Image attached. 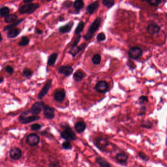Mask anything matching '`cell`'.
<instances>
[{
  "mask_svg": "<svg viewBox=\"0 0 167 167\" xmlns=\"http://www.w3.org/2000/svg\"><path fill=\"white\" fill-rule=\"evenodd\" d=\"M41 128H42V125L39 124H38V123L32 124L31 126V129L32 131H39Z\"/></svg>",
  "mask_w": 167,
  "mask_h": 167,
  "instance_id": "obj_37",
  "label": "cell"
},
{
  "mask_svg": "<svg viewBox=\"0 0 167 167\" xmlns=\"http://www.w3.org/2000/svg\"><path fill=\"white\" fill-rule=\"evenodd\" d=\"M62 147H63V148L64 149H66V150H69V149H72V148L71 143H70L69 141H66L63 143Z\"/></svg>",
  "mask_w": 167,
  "mask_h": 167,
  "instance_id": "obj_35",
  "label": "cell"
},
{
  "mask_svg": "<svg viewBox=\"0 0 167 167\" xmlns=\"http://www.w3.org/2000/svg\"><path fill=\"white\" fill-rule=\"evenodd\" d=\"M95 163L100 167H113L108 161L102 157H96Z\"/></svg>",
  "mask_w": 167,
  "mask_h": 167,
  "instance_id": "obj_24",
  "label": "cell"
},
{
  "mask_svg": "<svg viewBox=\"0 0 167 167\" xmlns=\"http://www.w3.org/2000/svg\"><path fill=\"white\" fill-rule=\"evenodd\" d=\"M81 34H80V35L78 36L75 39L74 42L72 43L71 48H74V47H77L78 44L79 42V41H80V39H81Z\"/></svg>",
  "mask_w": 167,
  "mask_h": 167,
  "instance_id": "obj_40",
  "label": "cell"
},
{
  "mask_svg": "<svg viewBox=\"0 0 167 167\" xmlns=\"http://www.w3.org/2000/svg\"><path fill=\"white\" fill-rule=\"evenodd\" d=\"M138 101L140 104H145L148 102V97L146 96H141L139 97Z\"/></svg>",
  "mask_w": 167,
  "mask_h": 167,
  "instance_id": "obj_34",
  "label": "cell"
},
{
  "mask_svg": "<svg viewBox=\"0 0 167 167\" xmlns=\"http://www.w3.org/2000/svg\"><path fill=\"white\" fill-rule=\"evenodd\" d=\"M30 43V40L26 36H23L21 37V40L18 42V45L20 47H25Z\"/></svg>",
  "mask_w": 167,
  "mask_h": 167,
  "instance_id": "obj_31",
  "label": "cell"
},
{
  "mask_svg": "<svg viewBox=\"0 0 167 167\" xmlns=\"http://www.w3.org/2000/svg\"><path fill=\"white\" fill-rule=\"evenodd\" d=\"M129 56L133 60H137L142 55V49L139 47H132L129 51Z\"/></svg>",
  "mask_w": 167,
  "mask_h": 167,
  "instance_id": "obj_10",
  "label": "cell"
},
{
  "mask_svg": "<svg viewBox=\"0 0 167 167\" xmlns=\"http://www.w3.org/2000/svg\"><path fill=\"white\" fill-rule=\"evenodd\" d=\"M2 40H3V37L2 36L1 32H0V42H1Z\"/></svg>",
  "mask_w": 167,
  "mask_h": 167,
  "instance_id": "obj_48",
  "label": "cell"
},
{
  "mask_svg": "<svg viewBox=\"0 0 167 167\" xmlns=\"http://www.w3.org/2000/svg\"><path fill=\"white\" fill-rule=\"evenodd\" d=\"M139 157H140L142 159L144 160L147 161V160H148V158L147 157V155L144 153H143L142 152H139Z\"/></svg>",
  "mask_w": 167,
  "mask_h": 167,
  "instance_id": "obj_42",
  "label": "cell"
},
{
  "mask_svg": "<svg viewBox=\"0 0 167 167\" xmlns=\"http://www.w3.org/2000/svg\"><path fill=\"white\" fill-rule=\"evenodd\" d=\"M25 20V18H20V19H18L14 23L10 24L4 27L3 29V31L6 32V31H8L9 29H13V28H16L17 26H18L21 23L23 22Z\"/></svg>",
  "mask_w": 167,
  "mask_h": 167,
  "instance_id": "obj_23",
  "label": "cell"
},
{
  "mask_svg": "<svg viewBox=\"0 0 167 167\" xmlns=\"http://www.w3.org/2000/svg\"><path fill=\"white\" fill-rule=\"evenodd\" d=\"M66 96V92L64 89H61L57 90L54 94V99L58 103H61L65 100Z\"/></svg>",
  "mask_w": 167,
  "mask_h": 167,
  "instance_id": "obj_15",
  "label": "cell"
},
{
  "mask_svg": "<svg viewBox=\"0 0 167 167\" xmlns=\"http://www.w3.org/2000/svg\"><path fill=\"white\" fill-rule=\"evenodd\" d=\"M58 72L60 74H63L66 77H69L72 75L74 72V69L69 66H61L57 69Z\"/></svg>",
  "mask_w": 167,
  "mask_h": 167,
  "instance_id": "obj_14",
  "label": "cell"
},
{
  "mask_svg": "<svg viewBox=\"0 0 167 167\" xmlns=\"http://www.w3.org/2000/svg\"><path fill=\"white\" fill-rule=\"evenodd\" d=\"M109 144L108 141L104 138H99L95 142V146L101 152H105Z\"/></svg>",
  "mask_w": 167,
  "mask_h": 167,
  "instance_id": "obj_13",
  "label": "cell"
},
{
  "mask_svg": "<svg viewBox=\"0 0 167 167\" xmlns=\"http://www.w3.org/2000/svg\"><path fill=\"white\" fill-rule=\"evenodd\" d=\"M99 6V4L98 1L94 2L93 3L90 4L87 7L86 13L90 15L93 14L98 9Z\"/></svg>",
  "mask_w": 167,
  "mask_h": 167,
  "instance_id": "obj_19",
  "label": "cell"
},
{
  "mask_svg": "<svg viewBox=\"0 0 167 167\" xmlns=\"http://www.w3.org/2000/svg\"><path fill=\"white\" fill-rule=\"evenodd\" d=\"M97 40L99 42H102V41H104L106 40V36L104 32H101L99 33V34H98L97 37Z\"/></svg>",
  "mask_w": 167,
  "mask_h": 167,
  "instance_id": "obj_36",
  "label": "cell"
},
{
  "mask_svg": "<svg viewBox=\"0 0 167 167\" xmlns=\"http://www.w3.org/2000/svg\"><path fill=\"white\" fill-rule=\"evenodd\" d=\"M5 71L7 73H9L10 76H12L14 72V68L10 65H8L5 67Z\"/></svg>",
  "mask_w": 167,
  "mask_h": 167,
  "instance_id": "obj_39",
  "label": "cell"
},
{
  "mask_svg": "<svg viewBox=\"0 0 167 167\" xmlns=\"http://www.w3.org/2000/svg\"><path fill=\"white\" fill-rule=\"evenodd\" d=\"M115 159L119 164L126 166L128 162V155L124 152H120L115 156Z\"/></svg>",
  "mask_w": 167,
  "mask_h": 167,
  "instance_id": "obj_12",
  "label": "cell"
},
{
  "mask_svg": "<svg viewBox=\"0 0 167 167\" xmlns=\"http://www.w3.org/2000/svg\"><path fill=\"white\" fill-rule=\"evenodd\" d=\"M73 6L74 9L77 12H79L84 7L85 3L82 0H77L74 2Z\"/></svg>",
  "mask_w": 167,
  "mask_h": 167,
  "instance_id": "obj_27",
  "label": "cell"
},
{
  "mask_svg": "<svg viewBox=\"0 0 167 167\" xmlns=\"http://www.w3.org/2000/svg\"><path fill=\"white\" fill-rule=\"evenodd\" d=\"M58 56V55L57 53H52L48 56V60L47 61V72H48V67L49 66H53L54 65Z\"/></svg>",
  "mask_w": 167,
  "mask_h": 167,
  "instance_id": "obj_20",
  "label": "cell"
},
{
  "mask_svg": "<svg viewBox=\"0 0 167 167\" xmlns=\"http://www.w3.org/2000/svg\"><path fill=\"white\" fill-rule=\"evenodd\" d=\"M18 20L17 15L14 14H9L4 19V21L7 24H12Z\"/></svg>",
  "mask_w": 167,
  "mask_h": 167,
  "instance_id": "obj_26",
  "label": "cell"
},
{
  "mask_svg": "<svg viewBox=\"0 0 167 167\" xmlns=\"http://www.w3.org/2000/svg\"><path fill=\"white\" fill-rule=\"evenodd\" d=\"M40 119V117L39 116H27L23 114H21L19 116V121L21 124H28L29 123H33L34 121H37Z\"/></svg>",
  "mask_w": 167,
  "mask_h": 167,
  "instance_id": "obj_7",
  "label": "cell"
},
{
  "mask_svg": "<svg viewBox=\"0 0 167 167\" xmlns=\"http://www.w3.org/2000/svg\"><path fill=\"white\" fill-rule=\"evenodd\" d=\"M33 2V0H24L23 3L25 4H29L32 3Z\"/></svg>",
  "mask_w": 167,
  "mask_h": 167,
  "instance_id": "obj_46",
  "label": "cell"
},
{
  "mask_svg": "<svg viewBox=\"0 0 167 167\" xmlns=\"http://www.w3.org/2000/svg\"><path fill=\"white\" fill-rule=\"evenodd\" d=\"M146 2L152 6H158L162 2V1H159V0H152V1Z\"/></svg>",
  "mask_w": 167,
  "mask_h": 167,
  "instance_id": "obj_38",
  "label": "cell"
},
{
  "mask_svg": "<svg viewBox=\"0 0 167 167\" xmlns=\"http://www.w3.org/2000/svg\"><path fill=\"white\" fill-rule=\"evenodd\" d=\"M74 23H67L65 25L59 28V32L60 33H66L70 32L72 29V27L74 26Z\"/></svg>",
  "mask_w": 167,
  "mask_h": 167,
  "instance_id": "obj_22",
  "label": "cell"
},
{
  "mask_svg": "<svg viewBox=\"0 0 167 167\" xmlns=\"http://www.w3.org/2000/svg\"><path fill=\"white\" fill-rule=\"evenodd\" d=\"M91 60L94 64L96 65H99L101 61V56L99 54L94 55L93 58L91 59Z\"/></svg>",
  "mask_w": 167,
  "mask_h": 167,
  "instance_id": "obj_33",
  "label": "cell"
},
{
  "mask_svg": "<svg viewBox=\"0 0 167 167\" xmlns=\"http://www.w3.org/2000/svg\"><path fill=\"white\" fill-rule=\"evenodd\" d=\"M21 32V29L18 28H13L8 30L6 36L8 38L10 39L16 38L19 36Z\"/></svg>",
  "mask_w": 167,
  "mask_h": 167,
  "instance_id": "obj_18",
  "label": "cell"
},
{
  "mask_svg": "<svg viewBox=\"0 0 167 167\" xmlns=\"http://www.w3.org/2000/svg\"><path fill=\"white\" fill-rule=\"evenodd\" d=\"M43 114L46 119L52 120L55 115L54 108L45 104L43 108Z\"/></svg>",
  "mask_w": 167,
  "mask_h": 167,
  "instance_id": "obj_9",
  "label": "cell"
},
{
  "mask_svg": "<svg viewBox=\"0 0 167 167\" xmlns=\"http://www.w3.org/2000/svg\"><path fill=\"white\" fill-rule=\"evenodd\" d=\"M87 125L85 121H78L74 125V128L76 131L79 133H83L86 129Z\"/></svg>",
  "mask_w": 167,
  "mask_h": 167,
  "instance_id": "obj_21",
  "label": "cell"
},
{
  "mask_svg": "<svg viewBox=\"0 0 167 167\" xmlns=\"http://www.w3.org/2000/svg\"><path fill=\"white\" fill-rule=\"evenodd\" d=\"M63 128L64 131L60 133L61 138L69 142L76 140L77 139L76 134L70 126L68 124H64Z\"/></svg>",
  "mask_w": 167,
  "mask_h": 167,
  "instance_id": "obj_2",
  "label": "cell"
},
{
  "mask_svg": "<svg viewBox=\"0 0 167 167\" xmlns=\"http://www.w3.org/2000/svg\"><path fill=\"white\" fill-rule=\"evenodd\" d=\"M146 30L149 34L153 35L158 33L160 32V27L156 23H150L147 26Z\"/></svg>",
  "mask_w": 167,
  "mask_h": 167,
  "instance_id": "obj_16",
  "label": "cell"
},
{
  "mask_svg": "<svg viewBox=\"0 0 167 167\" xmlns=\"http://www.w3.org/2000/svg\"><path fill=\"white\" fill-rule=\"evenodd\" d=\"M102 3L108 9H110V8L115 5V1L114 0H103Z\"/></svg>",
  "mask_w": 167,
  "mask_h": 167,
  "instance_id": "obj_32",
  "label": "cell"
},
{
  "mask_svg": "<svg viewBox=\"0 0 167 167\" xmlns=\"http://www.w3.org/2000/svg\"><path fill=\"white\" fill-rule=\"evenodd\" d=\"M109 88V84L105 80L99 81L97 83L95 86V90L97 92L101 94L107 92Z\"/></svg>",
  "mask_w": 167,
  "mask_h": 167,
  "instance_id": "obj_8",
  "label": "cell"
},
{
  "mask_svg": "<svg viewBox=\"0 0 167 167\" xmlns=\"http://www.w3.org/2000/svg\"><path fill=\"white\" fill-rule=\"evenodd\" d=\"M9 156L12 159L18 160L22 157V150L17 147H13L9 151Z\"/></svg>",
  "mask_w": 167,
  "mask_h": 167,
  "instance_id": "obj_11",
  "label": "cell"
},
{
  "mask_svg": "<svg viewBox=\"0 0 167 167\" xmlns=\"http://www.w3.org/2000/svg\"><path fill=\"white\" fill-rule=\"evenodd\" d=\"M10 10L8 6H4L0 8V17L5 18L9 15Z\"/></svg>",
  "mask_w": 167,
  "mask_h": 167,
  "instance_id": "obj_28",
  "label": "cell"
},
{
  "mask_svg": "<svg viewBox=\"0 0 167 167\" xmlns=\"http://www.w3.org/2000/svg\"><path fill=\"white\" fill-rule=\"evenodd\" d=\"M101 22L102 18L100 17L95 19V20L90 25L87 33L84 36L83 38L86 40L90 39L93 37L94 34L99 29V27L101 24Z\"/></svg>",
  "mask_w": 167,
  "mask_h": 167,
  "instance_id": "obj_1",
  "label": "cell"
},
{
  "mask_svg": "<svg viewBox=\"0 0 167 167\" xmlns=\"http://www.w3.org/2000/svg\"><path fill=\"white\" fill-rule=\"evenodd\" d=\"M33 71L28 67H25L22 72L23 76L27 79H30L33 75Z\"/></svg>",
  "mask_w": 167,
  "mask_h": 167,
  "instance_id": "obj_30",
  "label": "cell"
},
{
  "mask_svg": "<svg viewBox=\"0 0 167 167\" xmlns=\"http://www.w3.org/2000/svg\"><path fill=\"white\" fill-rule=\"evenodd\" d=\"M87 45L85 43H82L80 46L74 47V48H71L68 53L71 55L73 57H74L77 55L79 52L82 51L83 49L86 48Z\"/></svg>",
  "mask_w": 167,
  "mask_h": 167,
  "instance_id": "obj_17",
  "label": "cell"
},
{
  "mask_svg": "<svg viewBox=\"0 0 167 167\" xmlns=\"http://www.w3.org/2000/svg\"><path fill=\"white\" fill-rule=\"evenodd\" d=\"M44 104L43 101H37L32 105L29 110V113L33 116H38L43 110Z\"/></svg>",
  "mask_w": 167,
  "mask_h": 167,
  "instance_id": "obj_4",
  "label": "cell"
},
{
  "mask_svg": "<svg viewBox=\"0 0 167 167\" xmlns=\"http://www.w3.org/2000/svg\"><path fill=\"white\" fill-rule=\"evenodd\" d=\"M40 8L38 3H31L22 5L19 9V12L21 14H31Z\"/></svg>",
  "mask_w": 167,
  "mask_h": 167,
  "instance_id": "obj_3",
  "label": "cell"
},
{
  "mask_svg": "<svg viewBox=\"0 0 167 167\" xmlns=\"http://www.w3.org/2000/svg\"><path fill=\"white\" fill-rule=\"evenodd\" d=\"M4 82V77H0V84H2Z\"/></svg>",
  "mask_w": 167,
  "mask_h": 167,
  "instance_id": "obj_47",
  "label": "cell"
},
{
  "mask_svg": "<svg viewBox=\"0 0 167 167\" xmlns=\"http://www.w3.org/2000/svg\"><path fill=\"white\" fill-rule=\"evenodd\" d=\"M85 23L82 21H80L78 25L76 27V29H75L74 33L76 36H79L81 34V32L85 28Z\"/></svg>",
  "mask_w": 167,
  "mask_h": 167,
  "instance_id": "obj_29",
  "label": "cell"
},
{
  "mask_svg": "<svg viewBox=\"0 0 167 167\" xmlns=\"http://www.w3.org/2000/svg\"><path fill=\"white\" fill-rule=\"evenodd\" d=\"M85 73L81 70H78L74 73L73 78L75 81L79 82L85 77Z\"/></svg>",
  "mask_w": 167,
  "mask_h": 167,
  "instance_id": "obj_25",
  "label": "cell"
},
{
  "mask_svg": "<svg viewBox=\"0 0 167 167\" xmlns=\"http://www.w3.org/2000/svg\"><path fill=\"white\" fill-rule=\"evenodd\" d=\"M40 138L38 134L31 133L28 135L26 138L25 142L28 145L31 147H36L38 146L40 143Z\"/></svg>",
  "mask_w": 167,
  "mask_h": 167,
  "instance_id": "obj_5",
  "label": "cell"
},
{
  "mask_svg": "<svg viewBox=\"0 0 167 167\" xmlns=\"http://www.w3.org/2000/svg\"><path fill=\"white\" fill-rule=\"evenodd\" d=\"M68 3H69V2H64V3H63L64 6H65V7H67V8H69V7H70V6H71V4H72V3L70 4H68Z\"/></svg>",
  "mask_w": 167,
  "mask_h": 167,
  "instance_id": "obj_45",
  "label": "cell"
},
{
  "mask_svg": "<svg viewBox=\"0 0 167 167\" xmlns=\"http://www.w3.org/2000/svg\"><path fill=\"white\" fill-rule=\"evenodd\" d=\"M49 167H61L59 161H53L49 164Z\"/></svg>",
  "mask_w": 167,
  "mask_h": 167,
  "instance_id": "obj_41",
  "label": "cell"
},
{
  "mask_svg": "<svg viewBox=\"0 0 167 167\" xmlns=\"http://www.w3.org/2000/svg\"><path fill=\"white\" fill-rule=\"evenodd\" d=\"M146 108L145 106H143L141 108L140 113H139V115H142L143 114H144L145 112H146Z\"/></svg>",
  "mask_w": 167,
  "mask_h": 167,
  "instance_id": "obj_44",
  "label": "cell"
},
{
  "mask_svg": "<svg viewBox=\"0 0 167 167\" xmlns=\"http://www.w3.org/2000/svg\"><path fill=\"white\" fill-rule=\"evenodd\" d=\"M52 82V80L51 79L47 80L46 84H44L43 87L42 88V89L37 96V97L38 100H41L47 94L50 88H51Z\"/></svg>",
  "mask_w": 167,
  "mask_h": 167,
  "instance_id": "obj_6",
  "label": "cell"
},
{
  "mask_svg": "<svg viewBox=\"0 0 167 167\" xmlns=\"http://www.w3.org/2000/svg\"><path fill=\"white\" fill-rule=\"evenodd\" d=\"M35 32L37 34H39V35H42L43 33V30L37 28V27H36L35 29Z\"/></svg>",
  "mask_w": 167,
  "mask_h": 167,
  "instance_id": "obj_43",
  "label": "cell"
},
{
  "mask_svg": "<svg viewBox=\"0 0 167 167\" xmlns=\"http://www.w3.org/2000/svg\"><path fill=\"white\" fill-rule=\"evenodd\" d=\"M166 18H167V13H166Z\"/></svg>",
  "mask_w": 167,
  "mask_h": 167,
  "instance_id": "obj_49",
  "label": "cell"
}]
</instances>
